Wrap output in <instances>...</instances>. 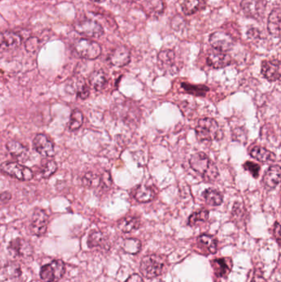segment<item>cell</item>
<instances>
[{
  "label": "cell",
  "mask_w": 281,
  "mask_h": 282,
  "mask_svg": "<svg viewBox=\"0 0 281 282\" xmlns=\"http://www.w3.org/2000/svg\"><path fill=\"white\" fill-rule=\"evenodd\" d=\"M189 164L191 168L201 175L205 181L213 182L219 177L217 166L205 153L199 152L192 155L189 159Z\"/></svg>",
  "instance_id": "1"
},
{
  "label": "cell",
  "mask_w": 281,
  "mask_h": 282,
  "mask_svg": "<svg viewBox=\"0 0 281 282\" xmlns=\"http://www.w3.org/2000/svg\"><path fill=\"white\" fill-rule=\"evenodd\" d=\"M196 134L200 141H214L220 138V127L214 119L210 117L201 119L196 127Z\"/></svg>",
  "instance_id": "2"
},
{
  "label": "cell",
  "mask_w": 281,
  "mask_h": 282,
  "mask_svg": "<svg viewBox=\"0 0 281 282\" xmlns=\"http://www.w3.org/2000/svg\"><path fill=\"white\" fill-rule=\"evenodd\" d=\"M164 267V261L160 256L148 255L142 259L140 272L145 278L151 279L162 274Z\"/></svg>",
  "instance_id": "3"
},
{
  "label": "cell",
  "mask_w": 281,
  "mask_h": 282,
  "mask_svg": "<svg viewBox=\"0 0 281 282\" xmlns=\"http://www.w3.org/2000/svg\"><path fill=\"white\" fill-rule=\"evenodd\" d=\"M74 49L78 56L87 60H95L102 54L101 45L89 39H77L74 42Z\"/></svg>",
  "instance_id": "4"
},
{
  "label": "cell",
  "mask_w": 281,
  "mask_h": 282,
  "mask_svg": "<svg viewBox=\"0 0 281 282\" xmlns=\"http://www.w3.org/2000/svg\"><path fill=\"white\" fill-rule=\"evenodd\" d=\"M0 171L20 181H30L34 177L33 172L22 164L14 162H5L0 165Z\"/></svg>",
  "instance_id": "5"
},
{
  "label": "cell",
  "mask_w": 281,
  "mask_h": 282,
  "mask_svg": "<svg viewBox=\"0 0 281 282\" xmlns=\"http://www.w3.org/2000/svg\"><path fill=\"white\" fill-rule=\"evenodd\" d=\"M159 67L169 74H175L181 70V64L172 50H163L158 56Z\"/></svg>",
  "instance_id": "6"
},
{
  "label": "cell",
  "mask_w": 281,
  "mask_h": 282,
  "mask_svg": "<svg viewBox=\"0 0 281 282\" xmlns=\"http://www.w3.org/2000/svg\"><path fill=\"white\" fill-rule=\"evenodd\" d=\"M65 273V265L61 260H55L40 269V278L45 282H57Z\"/></svg>",
  "instance_id": "7"
},
{
  "label": "cell",
  "mask_w": 281,
  "mask_h": 282,
  "mask_svg": "<svg viewBox=\"0 0 281 282\" xmlns=\"http://www.w3.org/2000/svg\"><path fill=\"white\" fill-rule=\"evenodd\" d=\"M74 30L83 36L98 38L104 34L103 27L98 22L91 19L79 21L74 25Z\"/></svg>",
  "instance_id": "8"
},
{
  "label": "cell",
  "mask_w": 281,
  "mask_h": 282,
  "mask_svg": "<svg viewBox=\"0 0 281 282\" xmlns=\"http://www.w3.org/2000/svg\"><path fill=\"white\" fill-rule=\"evenodd\" d=\"M8 250L14 258H27L33 253V248L27 240L17 238L12 240L8 246Z\"/></svg>",
  "instance_id": "9"
},
{
  "label": "cell",
  "mask_w": 281,
  "mask_h": 282,
  "mask_svg": "<svg viewBox=\"0 0 281 282\" xmlns=\"http://www.w3.org/2000/svg\"><path fill=\"white\" fill-rule=\"evenodd\" d=\"M48 223H49V217L45 211L41 209H36L31 217V225H30L32 234L38 237L45 234L48 227Z\"/></svg>",
  "instance_id": "10"
},
{
  "label": "cell",
  "mask_w": 281,
  "mask_h": 282,
  "mask_svg": "<svg viewBox=\"0 0 281 282\" xmlns=\"http://www.w3.org/2000/svg\"><path fill=\"white\" fill-rule=\"evenodd\" d=\"M210 45L213 49L218 50L220 52H228L232 49L235 44V40L232 36L223 31H215L210 36Z\"/></svg>",
  "instance_id": "11"
},
{
  "label": "cell",
  "mask_w": 281,
  "mask_h": 282,
  "mask_svg": "<svg viewBox=\"0 0 281 282\" xmlns=\"http://www.w3.org/2000/svg\"><path fill=\"white\" fill-rule=\"evenodd\" d=\"M33 147L36 152L44 157L55 155V145L45 134H36L33 139Z\"/></svg>",
  "instance_id": "12"
},
{
  "label": "cell",
  "mask_w": 281,
  "mask_h": 282,
  "mask_svg": "<svg viewBox=\"0 0 281 282\" xmlns=\"http://www.w3.org/2000/svg\"><path fill=\"white\" fill-rule=\"evenodd\" d=\"M207 64L214 69L227 67L232 63V58L227 52L213 49L208 53Z\"/></svg>",
  "instance_id": "13"
},
{
  "label": "cell",
  "mask_w": 281,
  "mask_h": 282,
  "mask_svg": "<svg viewBox=\"0 0 281 282\" xmlns=\"http://www.w3.org/2000/svg\"><path fill=\"white\" fill-rule=\"evenodd\" d=\"M110 64L116 67H124L130 61V52L127 47L120 45L116 47L108 56Z\"/></svg>",
  "instance_id": "14"
},
{
  "label": "cell",
  "mask_w": 281,
  "mask_h": 282,
  "mask_svg": "<svg viewBox=\"0 0 281 282\" xmlns=\"http://www.w3.org/2000/svg\"><path fill=\"white\" fill-rule=\"evenodd\" d=\"M261 74L270 82H275L280 78V62L278 60L264 61L261 63Z\"/></svg>",
  "instance_id": "15"
},
{
  "label": "cell",
  "mask_w": 281,
  "mask_h": 282,
  "mask_svg": "<svg viewBox=\"0 0 281 282\" xmlns=\"http://www.w3.org/2000/svg\"><path fill=\"white\" fill-rule=\"evenodd\" d=\"M68 90L72 93H76L77 96L83 100L89 96V87L83 77L78 76L73 78V80L70 81L69 85L68 86Z\"/></svg>",
  "instance_id": "16"
},
{
  "label": "cell",
  "mask_w": 281,
  "mask_h": 282,
  "mask_svg": "<svg viewBox=\"0 0 281 282\" xmlns=\"http://www.w3.org/2000/svg\"><path fill=\"white\" fill-rule=\"evenodd\" d=\"M22 43V37L14 31H5L0 34V49L13 50L19 46Z\"/></svg>",
  "instance_id": "17"
},
{
  "label": "cell",
  "mask_w": 281,
  "mask_h": 282,
  "mask_svg": "<svg viewBox=\"0 0 281 282\" xmlns=\"http://www.w3.org/2000/svg\"><path fill=\"white\" fill-rule=\"evenodd\" d=\"M7 150L18 161L26 162L29 159V152L27 147L18 141H9L7 144Z\"/></svg>",
  "instance_id": "18"
},
{
  "label": "cell",
  "mask_w": 281,
  "mask_h": 282,
  "mask_svg": "<svg viewBox=\"0 0 281 282\" xmlns=\"http://www.w3.org/2000/svg\"><path fill=\"white\" fill-rule=\"evenodd\" d=\"M214 274L219 277H226L232 270V262L231 258H216L211 261Z\"/></svg>",
  "instance_id": "19"
},
{
  "label": "cell",
  "mask_w": 281,
  "mask_h": 282,
  "mask_svg": "<svg viewBox=\"0 0 281 282\" xmlns=\"http://www.w3.org/2000/svg\"><path fill=\"white\" fill-rule=\"evenodd\" d=\"M280 8H275L268 18L267 29L271 36L279 37L280 34Z\"/></svg>",
  "instance_id": "20"
},
{
  "label": "cell",
  "mask_w": 281,
  "mask_h": 282,
  "mask_svg": "<svg viewBox=\"0 0 281 282\" xmlns=\"http://www.w3.org/2000/svg\"><path fill=\"white\" fill-rule=\"evenodd\" d=\"M281 170L279 165L270 166L263 177V183L266 187L274 189L280 181Z\"/></svg>",
  "instance_id": "21"
},
{
  "label": "cell",
  "mask_w": 281,
  "mask_h": 282,
  "mask_svg": "<svg viewBox=\"0 0 281 282\" xmlns=\"http://www.w3.org/2000/svg\"><path fill=\"white\" fill-rule=\"evenodd\" d=\"M250 155L252 158H254L255 159H257L264 164H266L268 162L275 161V159H276L274 153L263 148V147H260V146L253 147L251 150Z\"/></svg>",
  "instance_id": "22"
},
{
  "label": "cell",
  "mask_w": 281,
  "mask_h": 282,
  "mask_svg": "<svg viewBox=\"0 0 281 282\" xmlns=\"http://www.w3.org/2000/svg\"><path fill=\"white\" fill-rule=\"evenodd\" d=\"M134 199L140 203H148L155 198V193L150 186L139 185L134 193Z\"/></svg>",
  "instance_id": "23"
},
{
  "label": "cell",
  "mask_w": 281,
  "mask_h": 282,
  "mask_svg": "<svg viewBox=\"0 0 281 282\" xmlns=\"http://www.w3.org/2000/svg\"><path fill=\"white\" fill-rule=\"evenodd\" d=\"M22 275L21 266L16 262H10L0 269V279L1 280H9L13 278L19 277Z\"/></svg>",
  "instance_id": "24"
},
{
  "label": "cell",
  "mask_w": 281,
  "mask_h": 282,
  "mask_svg": "<svg viewBox=\"0 0 281 282\" xmlns=\"http://www.w3.org/2000/svg\"><path fill=\"white\" fill-rule=\"evenodd\" d=\"M140 226V221L134 216H126L119 220L117 227L123 233H131Z\"/></svg>",
  "instance_id": "25"
},
{
  "label": "cell",
  "mask_w": 281,
  "mask_h": 282,
  "mask_svg": "<svg viewBox=\"0 0 281 282\" xmlns=\"http://www.w3.org/2000/svg\"><path fill=\"white\" fill-rule=\"evenodd\" d=\"M197 244L203 250L209 253H215L218 248V242L214 236L209 234H201L197 239Z\"/></svg>",
  "instance_id": "26"
},
{
  "label": "cell",
  "mask_w": 281,
  "mask_h": 282,
  "mask_svg": "<svg viewBox=\"0 0 281 282\" xmlns=\"http://www.w3.org/2000/svg\"><path fill=\"white\" fill-rule=\"evenodd\" d=\"M89 83L96 91L103 90L107 84V77L105 72L101 70L92 72L90 74Z\"/></svg>",
  "instance_id": "27"
},
{
  "label": "cell",
  "mask_w": 281,
  "mask_h": 282,
  "mask_svg": "<svg viewBox=\"0 0 281 282\" xmlns=\"http://www.w3.org/2000/svg\"><path fill=\"white\" fill-rule=\"evenodd\" d=\"M205 6L204 0H184L181 9L185 15H192L202 10Z\"/></svg>",
  "instance_id": "28"
},
{
  "label": "cell",
  "mask_w": 281,
  "mask_h": 282,
  "mask_svg": "<svg viewBox=\"0 0 281 282\" xmlns=\"http://www.w3.org/2000/svg\"><path fill=\"white\" fill-rule=\"evenodd\" d=\"M145 11L150 18H158L164 11V4L162 0H150L145 5Z\"/></svg>",
  "instance_id": "29"
},
{
  "label": "cell",
  "mask_w": 281,
  "mask_h": 282,
  "mask_svg": "<svg viewBox=\"0 0 281 282\" xmlns=\"http://www.w3.org/2000/svg\"><path fill=\"white\" fill-rule=\"evenodd\" d=\"M107 240L105 235L100 231H92L87 239V246L93 248H107Z\"/></svg>",
  "instance_id": "30"
},
{
  "label": "cell",
  "mask_w": 281,
  "mask_h": 282,
  "mask_svg": "<svg viewBox=\"0 0 281 282\" xmlns=\"http://www.w3.org/2000/svg\"><path fill=\"white\" fill-rule=\"evenodd\" d=\"M203 197L209 205L213 206H220L223 202V196L219 191L208 188L203 193Z\"/></svg>",
  "instance_id": "31"
},
{
  "label": "cell",
  "mask_w": 281,
  "mask_h": 282,
  "mask_svg": "<svg viewBox=\"0 0 281 282\" xmlns=\"http://www.w3.org/2000/svg\"><path fill=\"white\" fill-rule=\"evenodd\" d=\"M83 123V114L80 110L74 109L72 112L69 121V129L71 131H74L79 129Z\"/></svg>",
  "instance_id": "32"
},
{
  "label": "cell",
  "mask_w": 281,
  "mask_h": 282,
  "mask_svg": "<svg viewBox=\"0 0 281 282\" xmlns=\"http://www.w3.org/2000/svg\"><path fill=\"white\" fill-rule=\"evenodd\" d=\"M122 248L125 253L136 254L141 249V243L136 239H126L122 243Z\"/></svg>",
  "instance_id": "33"
},
{
  "label": "cell",
  "mask_w": 281,
  "mask_h": 282,
  "mask_svg": "<svg viewBox=\"0 0 281 282\" xmlns=\"http://www.w3.org/2000/svg\"><path fill=\"white\" fill-rule=\"evenodd\" d=\"M210 212L206 209H202L197 212L193 213L188 219V224L190 226H195L196 224L201 222H205L209 219Z\"/></svg>",
  "instance_id": "34"
},
{
  "label": "cell",
  "mask_w": 281,
  "mask_h": 282,
  "mask_svg": "<svg viewBox=\"0 0 281 282\" xmlns=\"http://www.w3.org/2000/svg\"><path fill=\"white\" fill-rule=\"evenodd\" d=\"M181 87L188 93L196 96H205L209 91V87L205 85H192L189 83H181Z\"/></svg>",
  "instance_id": "35"
},
{
  "label": "cell",
  "mask_w": 281,
  "mask_h": 282,
  "mask_svg": "<svg viewBox=\"0 0 281 282\" xmlns=\"http://www.w3.org/2000/svg\"><path fill=\"white\" fill-rule=\"evenodd\" d=\"M57 168H58V166L56 162L54 160H49L43 165L42 169H41V176L43 178H49L52 177V175L56 173Z\"/></svg>",
  "instance_id": "36"
},
{
  "label": "cell",
  "mask_w": 281,
  "mask_h": 282,
  "mask_svg": "<svg viewBox=\"0 0 281 282\" xmlns=\"http://www.w3.org/2000/svg\"><path fill=\"white\" fill-rule=\"evenodd\" d=\"M248 282H266V278L264 277L263 271L257 268L251 270L248 275Z\"/></svg>",
  "instance_id": "37"
},
{
  "label": "cell",
  "mask_w": 281,
  "mask_h": 282,
  "mask_svg": "<svg viewBox=\"0 0 281 282\" xmlns=\"http://www.w3.org/2000/svg\"><path fill=\"white\" fill-rule=\"evenodd\" d=\"M83 182L87 187L98 186L100 185V177L92 172H88L83 177Z\"/></svg>",
  "instance_id": "38"
},
{
  "label": "cell",
  "mask_w": 281,
  "mask_h": 282,
  "mask_svg": "<svg viewBox=\"0 0 281 282\" xmlns=\"http://www.w3.org/2000/svg\"><path fill=\"white\" fill-rule=\"evenodd\" d=\"M40 46V39L37 38V37H35V36L30 37V38L26 41V44H25L26 50H27V52H31V53H35V52H37Z\"/></svg>",
  "instance_id": "39"
},
{
  "label": "cell",
  "mask_w": 281,
  "mask_h": 282,
  "mask_svg": "<svg viewBox=\"0 0 281 282\" xmlns=\"http://www.w3.org/2000/svg\"><path fill=\"white\" fill-rule=\"evenodd\" d=\"M244 168L248 172H250L253 177H258L259 172H260V166L258 164L252 162H246L244 164Z\"/></svg>",
  "instance_id": "40"
},
{
  "label": "cell",
  "mask_w": 281,
  "mask_h": 282,
  "mask_svg": "<svg viewBox=\"0 0 281 282\" xmlns=\"http://www.w3.org/2000/svg\"><path fill=\"white\" fill-rule=\"evenodd\" d=\"M100 185H103L104 187L110 188L112 185V179L111 173L109 172H103L100 177Z\"/></svg>",
  "instance_id": "41"
},
{
  "label": "cell",
  "mask_w": 281,
  "mask_h": 282,
  "mask_svg": "<svg viewBox=\"0 0 281 282\" xmlns=\"http://www.w3.org/2000/svg\"><path fill=\"white\" fill-rule=\"evenodd\" d=\"M185 26V20L184 18L180 16H176L172 21V27L176 31L182 29V27Z\"/></svg>",
  "instance_id": "42"
},
{
  "label": "cell",
  "mask_w": 281,
  "mask_h": 282,
  "mask_svg": "<svg viewBox=\"0 0 281 282\" xmlns=\"http://www.w3.org/2000/svg\"><path fill=\"white\" fill-rule=\"evenodd\" d=\"M11 193L5 192V193H0V206L4 204L7 203L11 200Z\"/></svg>",
  "instance_id": "43"
},
{
  "label": "cell",
  "mask_w": 281,
  "mask_h": 282,
  "mask_svg": "<svg viewBox=\"0 0 281 282\" xmlns=\"http://www.w3.org/2000/svg\"><path fill=\"white\" fill-rule=\"evenodd\" d=\"M274 236L278 244H280V225L279 222H276L274 226Z\"/></svg>",
  "instance_id": "44"
},
{
  "label": "cell",
  "mask_w": 281,
  "mask_h": 282,
  "mask_svg": "<svg viewBox=\"0 0 281 282\" xmlns=\"http://www.w3.org/2000/svg\"><path fill=\"white\" fill-rule=\"evenodd\" d=\"M125 282H145L143 279L139 276V275H137V274H134L132 275L131 276H129L127 280Z\"/></svg>",
  "instance_id": "45"
},
{
  "label": "cell",
  "mask_w": 281,
  "mask_h": 282,
  "mask_svg": "<svg viewBox=\"0 0 281 282\" xmlns=\"http://www.w3.org/2000/svg\"><path fill=\"white\" fill-rule=\"evenodd\" d=\"M92 1L97 3H103L104 2V1H106V0H92Z\"/></svg>",
  "instance_id": "46"
}]
</instances>
